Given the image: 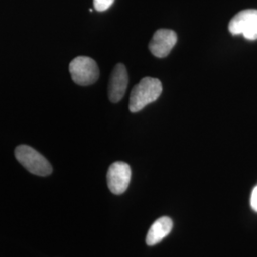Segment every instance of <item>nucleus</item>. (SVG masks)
Masks as SVG:
<instances>
[{
    "instance_id": "obj_1",
    "label": "nucleus",
    "mask_w": 257,
    "mask_h": 257,
    "mask_svg": "<svg viewBox=\"0 0 257 257\" xmlns=\"http://www.w3.org/2000/svg\"><path fill=\"white\" fill-rule=\"evenodd\" d=\"M162 92V83L159 79L145 77L136 85L131 92L128 109L132 112H138L147 105L158 99Z\"/></svg>"
},
{
    "instance_id": "obj_2",
    "label": "nucleus",
    "mask_w": 257,
    "mask_h": 257,
    "mask_svg": "<svg viewBox=\"0 0 257 257\" xmlns=\"http://www.w3.org/2000/svg\"><path fill=\"white\" fill-rule=\"evenodd\" d=\"M15 156L19 163L33 175L47 176L53 172L50 162L34 148L19 145L15 150Z\"/></svg>"
},
{
    "instance_id": "obj_3",
    "label": "nucleus",
    "mask_w": 257,
    "mask_h": 257,
    "mask_svg": "<svg viewBox=\"0 0 257 257\" xmlns=\"http://www.w3.org/2000/svg\"><path fill=\"white\" fill-rule=\"evenodd\" d=\"M70 74L74 83L88 86L96 82L99 77V69L96 62L88 56H77L69 66Z\"/></svg>"
},
{
    "instance_id": "obj_4",
    "label": "nucleus",
    "mask_w": 257,
    "mask_h": 257,
    "mask_svg": "<svg viewBox=\"0 0 257 257\" xmlns=\"http://www.w3.org/2000/svg\"><path fill=\"white\" fill-rule=\"evenodd\" d=\"M229 30L233 36L242 35L248 40H256L257 10L248 9L239 12L230 20Z\"/></svg>"
},
{
    "instance_id": "obj_5",
    "label": "nucleus",
    "mask_w": 257,
    "mask_h": 257,
    "mask_svg": "<svg viewBox=\"0 0 257 257\" xmlns=\"http://www.w3.org/2000/svg\"><path fill=\"white\" fill-rule=\"evenodd\" d=\"M132 170L128 164L117 161L110 166L107 174V183L110 192L119 195L125 193L131 182Z\"/></svg>"
},
{
    "instance_id": "obj_6",
    "label": "nucleus",
    "mask_w": 257,
    "mask_h": 257,
    "mask_svg": "<svg viewBox=\"0 0 257 257\" xmlns=\"http://www.w3.org/2000/svg\"><path fill=\"white\" fill-rule=\"evenodd\" d=\"M177 42V35L173 30L160 29L156 31L152 38L149 49L153 55L163 58L171 53Z\"/></svg>"
},
{
    "instance_id": "obj_7",
    "label": "nucleus",
    "mask_w": 257,
    "mask_h": 257,
    "mask_svg": "<svg viewBox=\"0 0 257 257\" xmlns=\"http://www.w3.org/2000/svg\"><path fill=\"white\" fill-rule=\"evenodd\" d=\"M128 76L126 67L123 64L115 65L110 77L108 93L112 103H118L124 97L128 87Z\"/></svg>"
},
{
    "instance_id": "obj_8",
    "label": "nucleus",
    "mask_w": 257,
    "mask_h": 257,
    "mask_svg": "<svg viewBox=\"0 0 257 257\" xmlns=\"http://www.w3.org/2000/svg\"><path fill=\"white\" fill-rule=\"evenodd\" d=\"M173 229V221L170 217L163 216L158 218L152 225L148 231L146 243L149 246H154L161 242Z\"/></svg>"
},
{
    "instance_id": "obj_9",
    "label": "nucleus",
    "mask_w": 257,
    "mask_h": 257,
    "mask_svg": "<svg viewBox=\"0 0 257 257\" xmlns=\"http://www.w3.org/2000/svg\"><path fill=\"white\" fill-rule=\"evenodd\" d=\"M114 0H93L94 9L97 12H105L113 4Z\"/></svg>"
},
{
    "instance_id": "obj_10",
    "label": "nucleus",
    "mask_w": 257,
    "mask_h": 257,
    "mask_svg": "<svg viewBox=\"0 0 257 257\" xmlns=\"http://www.w3.org/2000/svg\"><path fill=\"white\" fill-rule=\"evenodd\" d=\"M250 206L253 211H257V185L254 187L250 196Z\"/></svg>"
}]
</instances>
